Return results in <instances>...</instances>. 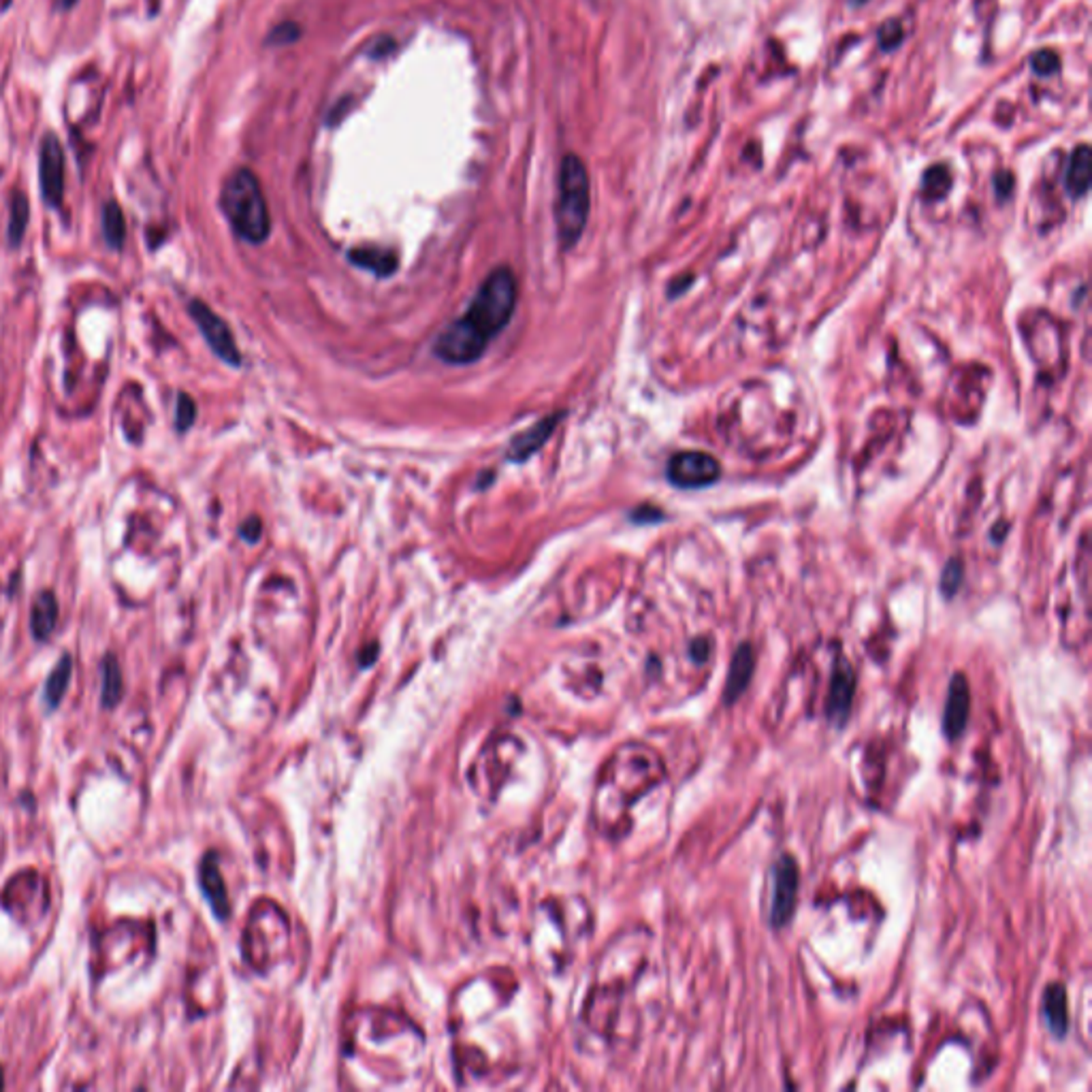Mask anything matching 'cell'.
<instances>
[{"label":"cell","mask_w":1092,"mask_h":1092,"mask_svg":"<svg viewBox=\"0 0 1092 1092\" xmlns=\"http://www.w3.org/2000/svg\"><path fill=\"white\" fill-rule=\"evenodd\" d=\"M516 308V278L511 267H498L480 284L465 314L450 323L433 351L448 366H470L486 353L491 340L511 323Z\"/></svg>","instance_id":"cell-1"},{"label":"cell","mask_w":1092,"mask_h":1092,"mask_svg":"<svg viewBox=\"0 0 1092 1092\" xmlns=\"http://www.w3.org/2000/svg\"><path fill=\"white\" fill-rule=\"evenodd\" d=\"M220 207L237 237L247 244H263L272 231V216L260 188L250 169L233 171L222 186Z\"/></svg>","instance_id":"cell-2"},{"label":"cell","mask_w":1092,"mask_h":1092,"mask_svg":"<svg viewBox=\"0 0 1092 1092\" xmlns=\"http://www.w3.org/2000/svg\"><path fill=\"white\" fill-rule=\"evenodd\" d=\"M592 191H589L587 166L577 154H567L559 169V194L555 207L557 237L564 250L579 244L587 227Z\"/></svg>","instance_id":"cell-3"},{"label":"cell","mask_w":1092,"mask_h":1092,"mask_svg":"<svg viewBox=\"0 0 1092 1092\" xmlns=\"http://www.w3.org/2000/svg\"><path fill=\"white\" fill-rule=\"evenodd\" d=\"M188 312H191V316L194 320V325L199 326L203 340L207 341V346L212 348V353L218 356V359L224 361L231 367L242 366V354H239L237 341H235V338H233L231 326L224 323V320L218 316L216 312L209 308V305H206L199 300L191 301V305H188Z\"/></svg>","instance_id":"cell-4"},{"label":"cell","mask_w":1092,"mask_h":1092,"mask_svg":"<svg viewBox=\"0 0 1092 1092\" xmlns=\"http://www.w3.org/2000/svg\"><path fill=\"white\" fill-rule=\"evenodd\" d=\"M800 871L790 854H783L773 866V900H770L768 922L773 928L788 926L796 912Z\"/></svg>","instance_id":"cell-5"},{"label":"cell","mask_w":1092,"mask_h":1092,"mask_svg":"<svg viewBox=\"0 0 1092 1092\" xmlns=\"http://www.w3.org/2000/svg\"><path fill=\"white\" fill-rule=\"evenodd\" d=\"M722 474L717 459L709 453L698 450H683L676 453L668 463V480L679 489H700L712 485Z\"/></svg>","instance_id":"cell-6"},{"label":"cell","mask_w":1092,"mask_h":1092,"mask_svg":"<svg viewBox=\"0 0 1092 1092\" xmlns=\"http://www.w3.org/2000/svg\"><path fill=\"white\" fill-rule=\"evenodd\" d=\"M39 184L47 206L60 207L64 196V150L56 135H46L39 152Z\"/></svg>","instance_id":"cell-7"},{"label":"cell","mask_w":1092,"mask_h":1092,"mask_svg":"<svg viewBox=\"0 0 1092 1092\" xmlns=\"http://www.w3.org/2000/svg\"><path fill=\"white\" fill-rule=\"evenodd\" d=\"M856 694V673L846 658L834 661L832 681H830L828 694V717L836 726H843L849 719L851 704Z\"/></svg>","instance_id":"cell-8"},{"label":"cell","mask_w":1092,"mask_h":1092,"mask_svg":"<svg viewBox=\"0 0 1092 1092\" xmlns=\"http://www.w3.org/2000/svg\"><path fill=\"white\" fill-rule=\"evenodd\" d=\"M971 712V689L965 674H953L943 711V734L950 740L963 737Z\"/></svg>","instance_id":"cell-9"},{"label":"cell","mask_w":1092,"mask_h":1092,"mask_svg":"<svg viewBox=\"0 0 1092 1092\" xmlns=\"http://www.w3.org/2000/svg\"><path fill=\"white\" fill-rule=\"evenodd\" d=\"M564 419V412H553L549 417H544L538 420L536 425H531L526 432L516 435V438L511 442V446L506 450V457L508 461H514V463H521V461H527L531 455H536L538 450H540L546 442L551 440V435L555 433L557 425L562 423Z\"/></svg>","instance_id":"cell-10"},{"label":"cell","mask_w":1092,"mask_h":1092,"mask_svg":"<svg viewBox=\"0 0 1092 1092\" xmlns=\"http://www.w3.org/2000/svg\"><path fill=\"white\" fill-rule=\"evenodd\" d=\"M753 670H755L753 646L749 643H742L739 649L734 651L732 661H730V670H727L726 689H724V702L726 704H734L742 694H745L749 683H752Z\"/></svg>","instance_id":"cell-11"},{"label":"cell","mask_w":1092,"mask_h":1092,"mask_svg":"<svg viewBox=\"0 0 1092 1092\" xmlns=\"http://www.w3.org/2000/svg\"><path fill=\"white\" fill-rule=\"evenodd\" d=\"M58 617H60V606H58V598L54 592H39L34 595L31 606V632L34 640L46 643V640L54 634Z\"/></svg>","instance_id":"cell-12"},{"label":"cell","mask_w":1092,"mask_h":1092,"mask_svg":"<svg viewBox=\"0 0 1092 1092\" xmlns=\"http://www.w3.org/2000/svg\"><path fill=\"white\" fill-rule=\"evenodd\" d=\"M348 260L359 269L374 273L376 278H389L397 272L399 259L397 252L378 246H361L348 254Z\"/></svg>","instance_id":"cell-13"},{"label":"cell","mask_w":1092,"mask_h":1092,"mask_svg":"<svg viewBox=\"0 0 1092 1092\" xmlns=\"http://www.w3.org/2000/svg\"><path fill=\"white\" fill-rule=\"evenodd\" d=\"M1041 1014H1044L1045 1026L1050 1029L1054 1037L1062 1039L1069 1031V1009H1067V990L1062 984H1050L1044 992V1001H1041Z\"/></svg>","instance_id":"cell-14"},{"label":"cell","mask_w":1092,"mask_h":1092,"mask_svg":"<svg viewBox=\"0 0 1092 1092\" xmlns=\"http://www.w3.org/2000/svg\"><path fill=\"white\" fill-rule=\"evenodd\" d=\"M199 879H201L203 894H206L209 905H212L214 913L220 917V920H224V917L229 915V897H227V887H224V881L220 875V869H218V864H216L214 851L207 858H203Z\"/></svg>","instance_id":"cell-15"},{"label":"cell","mask_w":1092,"mask_h":1092,"mask_svg":"<svg viewBox=\"0 0 1092 1092\" xmlns=\"http://www.w3.org/2000/svg\"><path fill=\"white\" fill-rule=\"evenodd\" d=\"M71 674H73V658L69 653H64L62 658L58 659V664L54 666L52 673L47 674L46 687H43V702H46L47 711H56L58 706H60V702L64 700V694H67V689H69Z\"/></svg>","instance_id":"cell-16"},{"label":"cell","mask_w":1092,"mask_h":1092,"mask_svg":"<svg viewBox=\"0 0 1092 1092\" xmlns=\"http://www.w3.org/2000/svg\"><path fill=\"white\" fill-rule=\"evenodd\" d=\"M100 673H103V687H100V704L103 709H113L118 706L124 696V679L122 668L115 659V655H105L103 664H100Z\"/></svg>","instance_id":"cell-17"},{"label":"cell","mask_w":1092,"mask_h":1092,"mask_svg":"<svg viewBox=\"0 0 1092 1092\" xmlns=\"http://www.w3.org/2000/svg\"><path fill=\"white\" fill-rule=\"evenodd\" d=\"M1090 186V148L1080 145L1069 160L1067 166V191L1073 196L1088 193Z\"/></svg>","instance_id":"cell-18"},{"label":"cell","mask_w":1092,"mask_h":1092,"mask_svg":"<svg viewBox=\"0 0 1092 1092\" xmlns=\"http://www.w3.org/2000/svg\"><path fill=\"white\" fill-rule=\"evenodd\" d=\"M103 237L112 250H122L127 242V220L122 207L115 201H107L103 207Z\"/></svg>","instance_id":"cell-19"},{"label":"cell","mask_w":1092,"mask_h":1092,"mask_svg":"<svg viewBox=\"0 0 1092 1092\" xmlns=\"http://www.w3.org/2000/svg\"><path fill=\"white\" fill-rule=\"evenodd\" d=\"M28 214H31V207H28V199L21 193L13 194L11 199V212H9V231H7V235H9V246H20L21 239H24V233L28 227Z\"/></svg>","instance_id":"cell-20"},{"label":"cell","mask_w":1092,"mask_h":1092,"mask_svg":"<svg viewBox=\"0 0 1092 1092\" xmlns=\"http://www.w3.org/2000/svg\"><path fill=\"white\" fill-rule=\"evenodd\" d=\"M952 184V178H950V171L945 169V166H933V169H928L926 178H924V191L930 196V199H937V196H943L948 193V188Z\"/></svg>","instance_id":"cell-21"},{"label":"cell","mask_w":1092,"mask_h":1092,"mask_svg":"<svg viewBox=\"0 0 1092 1092\" xmlns=\"http://www.w3.org/2000/svg\"><path fill=\"white\" fill-rule=\"evenodd\" d=\"M194 419H196V404L191 395H186V393H180L178 395V402H176V429L180 433L188 432L194 425Z\"/></svg>","instance_id":"cell-22"},{"label":"cell","mask_w":1092,"mask_h":1092,"mask_svg":"<svg viewBox=\"0 0 1092 1092\" xmlns=\"http://www.w3.org/2000/svg\"><path fill=\"white\" fill-rule=\"evenodd\" d=\"M1060 67V58L1057 52H1052V49H1041L1035 56H1032V69L1039 75H1052V73H1057Z\"/></svg>","instance_id":"cell-23"},{"label":"cell","mask_w":1092,"mask_h":1092,"mask_svg":"<svg viewBox=\"0 0 1092 1092\" xmlns=\"http://www.w3.org/2000/svg\"><path fill=\"white\" fill-rule=\"evenodd\" d=\"M960 580H963V566H960L958 562H952L948 567H945L943 579H941V589H943V593L948 595V598L958 592Z\"/></svg>","instance_id":"cell-24"},{"label":"cell","mask_w":1092,"mask_h":1092,"mask_svg":"<svg viewBox=\"0 0 1092 1092\" xmlns=\"http://www.w3.org/2000/svg\"><path fill=\"white\" fill-rule=\"evenodd\" d=\"M879 41H881V47H886V49L897 47L899 43L902 41V31H900L899 21H890V24H886L884 28H881Z\"/></svg>","instance_id":"cell-25"},{"label":"cell","mask_w":1092,"mask_h":1092,"mask_svg":"<svg viewBox=\"0 0 1092 1092\" xmlns=\"http://www.w3.org/2000/svg\"><path fill=\"white\" fill-rule=\"evenodd\" d=\"M297 36H300V28L295 24H282L275 28L272 36H269V43H272V46H284V43L295 41Z\"/></svg>","instance_id":"cell-26"},{"label":"cell","mask_w":1092,"mask_h":1092,"mask_svg":"<svg viewBox=\"0 0 1092 1092\" xmlns=\"http://www.w3.org/2000/svg\"><path fill=\"white\" fill-rule=\"evenodd\" d=\"M239 534H242V538L247 542H257L260 534H263V526H260V521L257 519V516H252V519H247L244 523L242 529H239Z\"/></svg>","instance_id":"cell-27"},{"label":"cell","mask_w":1092,"mask_h":1092,"mask_svg":"<svg viewBox=\"0 0 1092 1092\" xmlns=\"http://www.w3.org/2000/svg\"><path fill=\"white\" fill-rule=\"evenodd\" d=\"M58 9H73V7L77 5V0H56Z\"/></svg>","instance_id":"cell-28"},{"label":"cell","mask_w":1092,"mask_h":1092,"mask_svg":"<svg viewBox=\"0 0 1092 1092\" xmlns=\"http://www.w3.org/2000/svg\"><path fill=\"white\" fill-rule=\"evenodd\" d=\"M5 1088V1075H3V1067H0V1090Z\"/></svg>","instance_id":"cell-29"},{"label":"cell","mask_w":1092,"mask_h":1092,"mask_svg":"<svg viewBox=\"0 0 1092 1092\" xmlns=\"http://www.w3.org/2000/svg\"><path fill=\"white\" fill-rule=\"evenodd\" d=\"M854 3H858V5H864V3H866V0H854Z\"/></svg>","instance_id":"cell-30"}]
</instances>
